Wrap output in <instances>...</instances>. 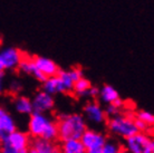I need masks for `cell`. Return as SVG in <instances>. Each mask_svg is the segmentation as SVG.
Returning a JSON list of instances; mask_svg holds the SVG:
<instances>
[{
    "mask_svg": "<svg viewBox=\"0 0 154 153\" xmlns=\"http://www.w3.org/2000/svg\"><path fill=\"white\" fill-rule=\"evenodd\" d=\"M84 115L86 120L95 125H102L106 122L107 116L105 114L104 110L100 104L96 102L87 103L84 106Z\"/></svg>",
    "mask_w": 154,
    "mask_h": 153,
    "instance_id": "ba28073f",
    "label": "cell"
},
{
    "mask_svg": "<svg viewBox=\"0 0 154 153\" xmlns=\"http://www.w3.org/2000/svg\"><path fill=\"white\" fill-rule=\"evenodd\" d=\"M81 141L87 153H102V148L106 141V136L95 130L86 129L82 134Z\"/></svg>",
    "mask_w": 154,
    "mask_h": 153,
    "instance_id": "5b68a950",
    "label": "cell"
},
{
    "mask_svg": "<svg viewBox=\"0 0 154 153\" xmlns=\"http://www.w3.org/2000/svg\"><path fill=\"white\" fill-rule=\"evenodd\" d=\"M97 97H100V101L102 103L109 104L113 103L116 98H119V94L112 85H104L102 88H100V93Z\"/></svg>",
    "mask_w": 154,
    "mask_h": 153,
    "instance_id": "5bb4252c",
    "label": "cell"
},
{
    "mask_svg": "<svg viewBox=\"0 0 154 153\" xmlns=\"http://www.w3.org/2000/svg\"><path fill=\"white\" fill-rule=\"evenodd\" d=\"M113 104H114V105H115V106L117 107L119 110H121V108L123 107V105H124V102L119 97V98H116V100L114 101V102H113Z\"/></svg>",
    "mask_w": 154,
    "mask_h": 153,
    "instance_id": "4316f807",
    "label": "cell"
},
{
    "mask_svg": "<svg viewBox=\"0 0 154 153\" xmlns=\"http://www.w3.org/2000/svg\"><path fill=\"white\" fill-rule=\"evenodd\" d=\"M16 111L23 115H30L32 113V105L31 100L26 96H18L15 101Z\"/></svg>",
    "mask_w": 154,
    "mask_h": 153,
    "instance_id": "2e32d148",
    "label": "cell"
},
{
    "mask_svg": "<svg viewBox=\"0 0 154 153\" xmlns=\"http://www.w3.org/2000/svg\"><path fill=\"white\" fill-rule=\"evenodd\" d=\"M104 112L105 114H106V116H113V115L119 113V110L113 103H109V104H106Z\"/></svg>",
    "mask_w": 154,
    "mask_h": 153,
    "instance_id": "d4e9b609",
    "label": "cell"
},
{
    "mask_svg": "<svg viewBox=\"0 0 154 153\" xmlns=\"http://www.w3.org/2000/svg\"><path fill=\"white\" fill-rule=\"evenodd\" d=\"M121 146L114 141H105L104 145L102 148V153H119L121 152Z\"/></svg>",
    "mask_w": 154,
    "mask_h": 153,
    "instance_id": "44dd1931",
    "label": "cell"
},
{
    "mask_svg": "<svg viewBox=\"0 0 154 153\" xmlns=\"http://www.w3.org/2000/svg\"><path fill=\"white\" fill-rule=\"evenodd\" d=\"M31 105H32V112H37V113L50 112L54 108L55 105L54 96L45 92L44 89L39 91L34 96V98L31 101Z\"/></svg>",
    "mask_w": 154,
    "mask_h": 153,
    "instance_id": "52a82bcc",
    "label": "cell"
},
{
    "mask_svg": "<svg viewBox=\"0 0 154 153\" xmlns=\"http://www.w3.org/2000/svg\"><path fill=\"white\" fill-rule=\"evenodd\" d=\"M17 130L15 120L12 119V116L7 111L0 115V132L1 133L9 134Z\"/></svg>",
    "mask_w": 154,
    "mask_h": 153,
    "instance_id": "9a60e30c",
    "label": "cell"
},
{
    "mask_svg": "<svg viewBox=\"0 0 154 153\" xmlns=\"http://www.w3.org/2000/svg\"><path fill=\"white\" fill-rule=\"evenodd\" d=\"M0 72H5L4 64H2V61H1V56H0Z\"/></svg>",
    "mask_w": 154,
    "mask_h": 153,
    "instance_id": "f1b7e54d",
    "label": "cell"
},
{
    "mask_svg": "<svg viewBox=\"0 0 154 153\" xmlns=\"http://www.w3.org/2000/svg\"><path fill=\"white\" fill-rule=\"evenodd\" d=\"M134 124H135V126H136V129H137L139 132H149V131H151L150 125L146 124L145 122H143L142 120L134 117Z\"/></svg>",
    "mask_w": 154,
    "mask_h": 153,
    "instance_id": "7402d4cb",
    "label": "cell"
},
{
    "mask_svg": "<svg viewBox=\"0 0 154 153\" xmlns=\"http://www.w3.org/2000/svg\"><path fill=\"white\" fill-rule=\"evenodd\" d=\"M23 54L19 49H17V48H14V47L5 48L0 53L5 70H12V69L17 68L18 65H19L20 59L23 57Z\"/></svg>",
    "mask_w": 154,
    "mask_h": 153,
    "instance_id": "30bf717a",
    "label": "cell"
},
{
    "mask_svg": "<svg viewBox=\"0 0 154 153\" xmlns=\"http://www.w3.org/2000/svg\"><path fill=\"white\" fill-rule=\"evenodd\" d=\"M9 89H10L11 93H14V94H18V93H20L21 89H23V84L17 80H12L11 83H10V85H9Z\"/></svg>",
    "mask_w": 154,
    "mask_h": 153,
    "instance_id": "cb8c5ba5",
    "label": "cell"
},
{
    "mask_svg": "<svg viewBox=\"0 0 154 153\" xmlns=\"http://www.w3.org/2000/svg\"><path fill=\"white\" fill-rule=\"evenodd\" d=\"M107 127L109 132L122 138H128L139 131L134 124V116L131 114H117L109 117L107 122Z\"/></svg>",
    "mask_w": 154,
    "mask_h": 153,
    "instance_id": "7a4b0ae2",
    "label": "cell"
},
{
    "mask_svg": "<svg viewBox=\"0 0 154 153\" xmlns=\"http://www.w3.org/2000/svg\"><path fill=\"white\" fill-rule=\"evenodd\" d=\"M34 63H35L36 68L40 70L46 77L54 76L58 73L59 67L55 63L53 59H50L48 57H44V56H36L32 58Z\"/></svg>",
    "mask_w": 154,
    "mask_h": 153,
    "instance_id": "7c38bea8",
    "label": "cell"
},
{
    "mask_svg": "<svg viewBox=\"0 0 154 153\" xmlns=\"http://www.w3.org/2000/svg\"><path fill=\"white\" fill-rule=\"evenodd\" d=\"M30 138L27 133L15 130L8 134L2 142H0V151L4 153H27L29 150Z\"/></svg>",
    "mask_w": 154,
    "mask_h": 153,
    "instance_id": "3957f363",
    "label": "cell"
},
{
    "mask_svg": "<svg viewBox=\"0 0 154 153\" xmlns=\"http://www.w3.org/2000/svg\"><path fill=\"white\" fill-rule=\"evenodd\" d=\"M30 153H57L59 152V148L55 144L54 141L46 140L42 136H37L30 140L29 150Z\"/></svg>",
    "mask_w": 154,
    "mask_h": 153,
    "instance_id": "9c48e42d",
    "label": "cell"
},
{
    "mask_svg": "<svg viewBox=\"0 0 154 153\" xmlns=\"http://www.w3.org/2000/svg\"><path fill=\"white\" fill-rule=\"evenodd\" d=\"M68 73H69V76H70V78L73 80V82H76L78 78H81L82 76H84V75H83V70H82L81 68H78V67H74V68L69 69Z\"/></svg>",
    "mask_w": 154,
    "mask_h": 153,
    "instance_id": "603a6c76",
    "label": "cell"
},
{
    "mask_svg": "<svg viewBox=\"0 0 154 153\" xmlns=\"http://www.w3.org/2000/svg\"><path fill=\"white\" fill-rule=\"evenodd\" d=\"M98 93H100V88L95 87V86H91L88 88V91H87V96H89V97H97Z\"/></svg>",
    "mask_w": 154,
    "mask_h": 153,
    "instance_id": "484cf974",
    "label": "cell"
},
{
    "mask_svg": "<svg viewBox=\"0 0 154 153\" xmlns=\"http://www.w3.org/2000/svg\"><path fill=\"white\" fill-rule=\"evenodd\" d=\"M17 68L20 69V72H23L25 74H28V75H34L35 72L37 70L35 66V63H34V59L32 57H28L26 55H23V57L19 61V65Z\"/></svg>",
    "mask_w": 154,
    "mask_h": 153,
    "instance_id": "ac0fdd59",
    "label": "cell"
},
{
    "mask_svg": "<svg viewBox=\"0 0 154 153\" xmlns=\"http://www.w3.org/2000/svg\"><path fill=\"white\" fill-rule=\"evenodd\" d=\"M92 86L91 82H89L86 77L82 76L81 78H78L76 82H74L73 91L77 96H81V97H85L87 96V91L88 88Z\"/></svg>",
    "mask_w": 154,
    "mask_h": 153,
    "instance_id": "e0dca14e",
    "label": "cell"
},
{
    "mask_svg": "<svg viewBox=\"0 0 154 153\" xmlns=\"http://www.w3.org/2000/svg\"><path fill=\"white\" fill-rule=\"evenodd\" d=\"M4 92V72H0V94Z\"/></svg>",
    "mask_w": 154,
    "mask_h": 153,
    "instance_id": "83f0119b",
    "label": "cell"
},
{
    "mask_svg": "<svg viewBox=\"0 0 154 153\" xmlns=\"http://www.w3.org/2000/svg\"><path fill=\"white\" fill-rule=\"evenodd\" d=\"M42 138L46 139V140H50V141L56 142L58 140V127L57 123L54 121H50L48 123V125L46 126L44 133H42Z\"/></svg>",
    "mask_w": 154,
    "mask_h": 153,
    "instance_id": "d6986e66",
    "label": "cell"
},
{
    "mask_svg": "<svg viewBox=\"0 0 154 153\" xmlns=\"http://www.w3.org/2000/svg\"><path fill=\"white\" fill-rule=\"evenodd\" d=\"M42 89L45 92L51 94V95H55V94H58V93L64 94V93L72 92L69 87L66 85L65 82L58 75L47 77L46 80L42 82Z\"/></svg>",
    "mask_w": 154,
    "mask_h": 153,
    "instance_id": "8fae6325",
    "label": "cell"
},
{
    "mask_svg": "<svg viewBox=\"0 0 154 153\" xmlns=\"http://www.w3.org/2000/svg\"><path fill=\"white\" fill-rule=\"evenodd\" d=\"M125 148L131 153H153L154 141L146 132H137L125 138Z\"/></svg>",
    "mask_w": 154,
    "mask_h": 153,
    "instance_id": "277c9868",
    "label": "cell"
},
{
    "mask_svg": "<svg viewBox=\"0 0 154 153\" xmlns=\"http://www.w3.org/2000/svg\"><path fill=\"white\" fill-rule=\"evenodd\" d=\"M135 117L136 119L142 120L143 122H145L146 124H149L150 126H152L154 124V115L153 113H151L149 111H139L136 114H135Z\"/></svg>",
    "mask_w": 154,
    "mask_h": 153,
    "instance_id": "ffe728a7",
    "label": "cell"
},
{
    "mask_svg": "<svg viewBox=\"0 0 154 153\" xmlns=\"http://www.w3.org/2000/svg\"><path fill=\"white\" fill-rule=\"evenodd\" d=\"M58 139L65 141L68 139H81L87 129L86 120L82 114H63L57 122Z\"/></svg>",
    "mask_w": 154,
    "mask_h": 153,
    "instance_id": "6da1fadb",
    "label": "cell"
},
{
    "mask_svg": "<svg viewBox=\"0 0 154 153\" xmlns=\"http://www.w3.org/2000/svg\"><path fill=\"white\" fill-rule=\"evenodd\" d=\"M50 121L51 120L45 113L32 112L30 114V117H29V122H28V133H29V135L32 138L42 136Z\"/></svg>",
    "mask_w": 154,
    "mask_h": 153,
    "instance_id": "8992f818",
    "label": "cell"
},
{
    "mask_svg": "<svg viewBox=\"0 0 154 153\" xmlns=\"http://www.w3.org/2000/svg\"><path fill=\"white\" fill-rule=\"evenodd\" d=\"M60 151L64 153H85V148L81 139H68L62 141Z\"/></svg>",
    "mask_w": 154,
    "mask_h": 153,
    "instance_id": "4fadbf2b",
    "label": "cell"
}]
</instances>
